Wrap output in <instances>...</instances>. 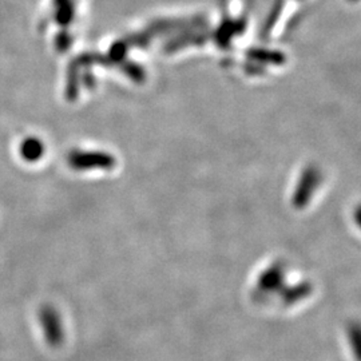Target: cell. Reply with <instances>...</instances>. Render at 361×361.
I'll list each match as a JSON object with an SVG mask.
<instances>
[{
  "instance_id": "6da1fadb",
  "label": "cell",
  "mask_w": 361,
  "mask_h": 361,
  "mask_svg": "<svg viewBox=\"0 0 361 361\" xmlns=\"http://www.w3.org/2000/svg\"><path fill=\"white\" fill-rule=\"evenodd\" d=\"M323 182V173L314 165H310L302 170L301 177L297 182L292 195V207L297 210H302L310 205L314 192L320 188Z\"/></svg>"
},
{
  "instance_id": "4fadbf2b",
  "label": "cell",
  "mask_w": 361,
  "mask_h": 361,
  "mask_svg": "<svg viewBox=\"0 0 361 361\" xmlns=\"http://www.w3.org/2000/svg\"><path fill=\"white\" fill-rule=\"evenodd\" d=\"M349 337H350V343H353V348L355 352H359V343H360V329L357 325H352L349 328Z\"/></svg>"
},
{
  "instance_id": "3957f363",
  "label": "cell",
  "mask_w": 361,
  "mask_h": 361,
  "mask_svg": "<svg viewBox=\"0 0 361 361\" xmlns=\"http://www.w3.org/2000/svg\"><path fill=\"white\" fill-rule=\"evenodd\" d=\"M39 323L43 335L51 348H58L65 341V326L59 312L52 305H43L39 310Z\"/></svg>"
},
{
  "instance_id": "7c38bea8",
  "label": "cell",
  "mask_w": 361,
  "mask_h": 361,
  "mask_svg": "<svg viewBox=\"0 0 361 361\" xmlns=\"http://www.w3.org/2000/svg\"><path fill=\"white\" fill-rule=\"evenodd\" d=\"M119 66L122 67V71L130 78L133 79L134 82H143L146 74H145V70H143L141 66L138 63H134V62H122L119 63Z\"/></svg>"
},
{
  "instance_id": "30bf717a",
  "label": "cell",
  "mask_w": 361,
  "mask_h": 361,
  "mask_svg": "<svg viewBox=\"0 0 361 361\" xmlns=\"http://www.w3.org/2000/svg\"><path fill=\"white\" fill-rule=\"evenodd\" d=\"M284 0H276V1H274L273 7H271V13H269L268 18H267V22H265V25H264L262 30H261V35H262V37L269 35L271 28L277 23L280 15H281L283 10H284Z\"/></svg>"
},
{
  "instance_id": "5b68a950",
  "label": "cell",
  "mask_w": 361,
  "mask_h": 361,
  "mask_svg": "<svg viewBox=\"0 0 361 361\" xmlns=\"http://www.w3.org/2000/svg\"><path fill=\"white\" fill-rule=\"evenodd\" d=\"M246 18H240V19H224L219 23V28L214 32V39L217 42L219 47L228 49L231 46V42L235 38L237 35L244 34L246 28Z\"/></svg>"
},
{
  "instance_id": "9c48e42d",
  "label": "cell",
  "mask_w": 361,
  "mask_h": 361,
  "mask_svg": "<svg viewBox=\"0 0 361 361\" xmlns=\"http://www.w3.org/2000/svg\"><path fill=\"white\" fill-rule=\"evenodd\" d=\"M20 154L27 162H37L44 154V146L38 138H27L20 146Z\"/></svg>"
},
{
  "instance_id": "8fae6325",
  "label": "cell",
  "mask_w": 361,
  "mask_h": 361,
  "mask_svg": "<svg viewBox=\"0 0 361 361\" xmlns=\"http://www.w3.org/2000/svg\"><path fill=\"white\" fill-rule=\"evenodd\" d=\"M129 44L126 40H119L116 42L111 47H110V51H109V58L116 62V65H119L125 61L126 55H128V50H129Z\"/></svg>"
},
{
  "instance_id": "8992f818",
  "label": "cell",
  "mask_w": 361,
  "mask_h": 361,
  "mask_svg": "<svg viewBox=\"0 0 361 361\" xmlns=\"http://www.w3.org/2000/svg\"><path fill=\"white\" fill-rule=\"evenodd\" d=\"M209 39V34L202 28V30H192L182 32V35L173 39L165 46V51L176 52L182 50L185 47L193 46V44H202Z\"/></svg>"
},
{
  "instance_id": "52a82bcc",
  "label": "cell",
  "mask_w": 361,
  "mask_h": 361,
  "mask_svg": "<svg viewBox=\"0 0 361 361\" xmlns=\"http://www.w3.org/2000/svg\"><path fill=\"white\" fill-rule=\"evenodd\" d=\"M246 56L256 65L281 66L286 62V56L281 51L268 49H250L246 51Z\"/></svg>"
},
{
  "instance_id": "ba28073f",
  "label": "cell",
  "mask_w": 361,
  "mask_h": 361,
  "mask_svg": "<svg viewBox=\"0 0 361 361\" xmlns=\"http://www.w3.org/2000/svg\"><path fill=\"white\" fill-rule=\"evenodd\" d=\"M313 292V286L310 283H300L292 286H284L280 290V296L285 305H293L298 301L310 297Z\"/></svg>"
},
{
  "instance_id": "5bb4252c",
  "label": "cell",
  "mask_w": 361,
  "mask_h": 361,
  "mask_svg": "<svg viewBox=\"0 0 361 361\" xmlns=\"http://www.w3.org/2000/svg\"><path fill=\"white\" fill-rule=\"evenodd\" d=\"M353 1H356V0H353Z\"/></svg>"
},
{
  "instance_id": "7a4b0ae2",
  "label": "cell",
  "mask_w": 361,
  "mask_h": 361,
  "mask_svg": "<svg viewBox=\"0 0 361 361\" xmlns=\"http://www.w3.org/2000/svg\"><path fill=\"white\" fill-rule=\"evenodd\" d=\"M68 166L77 171L87 170H111L116 168V159L106 152L74 150L67 157Z\"/></svg>"
},
{
  "instance_id": "277c9868",
  "label": "cell",
  "mask_w": 361,
  "mask_h": 361,
  "mask_svg": "<svg viewBox=\"0 0 361 361\" xmlns=\"http://www.w3.org/2000/svg\"><path fill=\"white\" fill-rule=\"evenodd\" d=\"M285 268L283 262H274L258 276V295L261 297L268 296L274 292H280L285 286Z\"/></svg>"
}]
</instances>
